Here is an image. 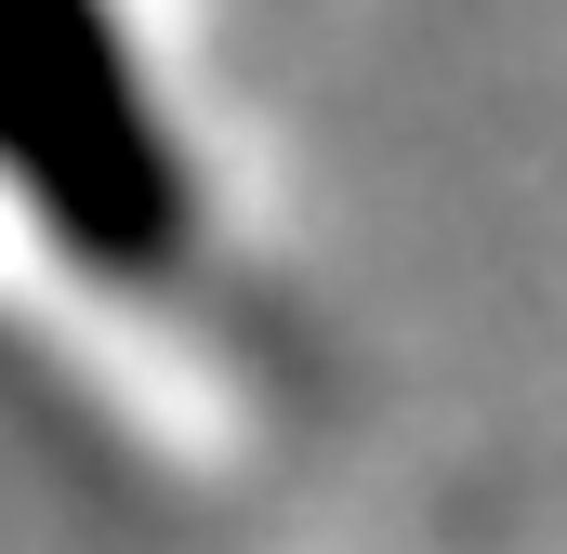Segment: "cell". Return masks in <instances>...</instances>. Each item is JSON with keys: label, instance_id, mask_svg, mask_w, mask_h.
<instances>
[{"label": "cell", "instance_id": "6da1fadb", "mask_svg": "<svg viewBox=\"0 0 567 554\" xmlns=\"http://www.w3.org/2000/svg\"><path fill=\"white\" fill-rule=\"evenodd\" d=\"M0 330L40 357L80 330L172 462L290 410V290L251 265L185 0H0Z\"/></svg>", "mask_w": 567, "mask_h": 554}]
</instances>
